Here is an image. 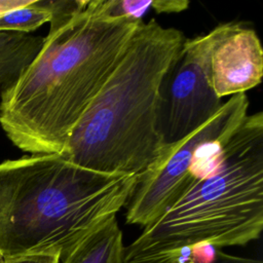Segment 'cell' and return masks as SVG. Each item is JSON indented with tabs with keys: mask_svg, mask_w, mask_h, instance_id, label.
<instances>
[{
	"mask_svg": "<svg viewBox=\"0 0 263 263\" xmlns=\"http://www.w3.org/2000/svg\"><path fill=\"white\" fill-rule=\"evenodd\" d=\"M88 2L48 0L42 47L0 97L1 127L24 152L65 155L72 130L143 22L101 16Z\"/></svg>",
	"mask_w": 263,
	"mask_h": 263,
	"instance_id": "6da1fadb",
	"label": "cell"
},
{
	"mask_svg": "<svg viewBox=\"0 0 263 263\" xmlns=\"http://www.w3.org/2000/svg\"><path fill=\"white\" fill-rule=\"evenodd\" d=\"M138 176L80 166L61 154L0 162V251L60 260L127 204Z\"/></svg>",
	"mask_w": 263,
	"mask_h": 263,
	"instance_id": "7a4b0ae2",
	"label": "cell"
},
{
	"mask_svg": "<svg viewBox=\"0 0 263 263\" xmlns=\"http://www.w3.org/2000/svg\"><path fill=\"white\" fill-rule=\"evenodd\" d=\"M263 229V114H247L215 165L124 247L123 263H174L197 247L245 246Z\"/></svg>",
	"mask_w": 263,
	"mask_h": 263,
	"instance_id": "3957f363",
	"label": "cell"
},
{
	"mask_svg": "<svg viewBox=\"0 0 263 263\" xmlns=\"http://www.w3.org/2000/svg\"><path fill=\"white\" fill-rule=\"evenodd\" d=\"M185 40L154 18L142 22L72 130L64 156L106 174L144 172L163 146L157 129L160 86Z\"/></svg>",
	"mask_w": 263,
	"mask_h": 263,
	"instance_id": "277c9868",
	"label": "cell"
},
{
	"mask_svg": "<svg viewBox=\"0 0 263 263\" xmlns=\"http://www.w3.org/2000/svg\"><path fill=\"white\" fill-rule=\"evenodd\" d=\"M247 93L231 96L200 127L176 143L163 145L137 178L127 202L126 223L146 227L159 218L197 178L192 165L205 144L225 142L247 116Z\"/></svg>",
	"mask_w": 263,
	"mask_h": 263,
	"instance_id": "5b68a950",
	"label": "cell"
},
{
	"mask_svg": "<svg viewBox=\"0 0 263 263\" xmlns=\"http://www.w3.org/2000/svg\"><path fill=\"white\" fill-rule=\"evenodd\" d=\"M217 30L186 39L166 71L159 92L157 129L162 144L188 136L222 107L210 76V52Z\"/></svg>",
	"mask_w": 263,
	"mask_h": 263,
	"instance_id": "8992f818",
	"label": "cell"
},
{
	"mask_svg": "<svg viewBox=\"0 0 263 263\" xmlns=\"http://www.w3.org/2000/svg\"><path fill=\"white\" fill-rule=\"evenodd\" d=\"M210 52V76L218 98L246 93L263 76V49L257 33L238 23L221 24Z\"/></svg>",
	"mask_w": 263,
	"mask_h": 263,
	"instance_id": "52a82bcc",
	"label": "cell"
},
{
	"mask_svg": "<svg viewBox=\"0 0 263 263\" xmlns=\"http://www.w3.org/2000/svg\"><path fill=\"white\" fill-rule=\"evenodd\" d=\"M43 44V37L10 31H0V97L11 88Z\"/></svg>",
	"mask_w": 263,
	"mask_h": 263,
	"instance_id": "ba28073f",
	"label": "cell"
},
{
	"mask_svg": "<svg viewBox=\"0 0 263 263\" xmlns=\"http://www.w3.org/2000/svg\"><path fill=\"white\" fill-rule=\"evenodd\" d=\"M123 255L122 232L114 216L81 240L60 263H123Z\"/></svg>",
	"mask_w": 263,
	"mask_h": 263,
	"instance_id": "9c48e42d",
	"label": "cell"
},
{
	"mask_svg": "<svg viewBox=\"0 0 263 263\" xmlns=\"http://www.w3.org/2000/svg\"><path fill=\"white\" fill-rule=\"evenodd\" d=\"M51 10L48 0H32L28 5L9 10L0 15V31L30 34L49 23Z\"/></svg>",
	"mask_w": 263,
	"mask_h": 263,
	"instance_id": "30bf717a",
	"label": "cell"
},
{
	"mask_svg": "<svg viewBox=\"0 0 263 263\" xmlns=\"http://www.w3.org/2000/svg\"><path fill=\"white\" fill-rule=\"evenodd\" d=\"M88 5L101 16L142 21L143 15L151 9L152 0H91Z\"/></svg>",
	"mask_w": 263,
	"mask_h": 263,
	"instance_id": "8fae6325",
	"label": "cell"
},
{
	"mask_svg": "<svg viewBox=\"0 0 263 263\" xmlns=\"http://www.w3.org/2000/svg\"><path fill=\"white\" fill-rule=\"evenodd\" d=\"M4 263H60V255L53 253H36L5 258Z\"/></svg>",
	"mask_w": 263,
	"mask_h": 263,
	"instance_id": "7c38bea8",
	"label": "cell"
},
{
	"mask_svg": "<svg viewBox=\"0 0 263 263\" xmlns=\"http://www.w3.org/2000/svg\"><path fill=\"white\" fill-rule=\"evenodd\" d=\"M189 6L185 0H153L151 8L156 12H180Z\"/></svg>",
	"mask_w": 263,
	"mask_h": 263,
	"instance_id": "4fadbf2b",
	"label": "cell"
},
{
	"mask_svg": "<svg viewBox=\"0 0 263 263\" xmlns=\"http://www.w3.org/2000/svg\"><path fill=\"white\" fill-rule=\"evenodd\" d=\"M209 263H263L259 259H252L246 257H239L230 255L221 251H217L214 254V258Z\"/></svg>",
	"mask_w": 263,
	"mask_h": 263,
	"instance_id": "5bb4252c",
	"label": "cell"
},
{
	"mask_svg": "<svg viewBox=\"0 0 263 263\" xmlns=\"http://www.w3.org/2000/svg\"><path fill=\"white\" fill-rule=\"evenodd\" d=\"M32 0H0V15L9 10L26 6Z\"/></svg>",
	"mask_w": 263,
	"mask_h": 263,
	"instance_id": "9a60e30c",
	"label": "cell"
},
{
	"mask_svg": "<svg viewBox=\"0 0 263 263\" xmlns=\"http://www.w3.org/2000/svg\"><path fill=\"white\" fill-rule=\"evenodd\" d=\"M4 262H5V257H4V255L0 251V263H4Z\"/></svg>",
	"mask_w": 263,
	"mask_h": 263,
	"instance_id": "2e32d148",
	"label": "cell"
}]
</instances>
